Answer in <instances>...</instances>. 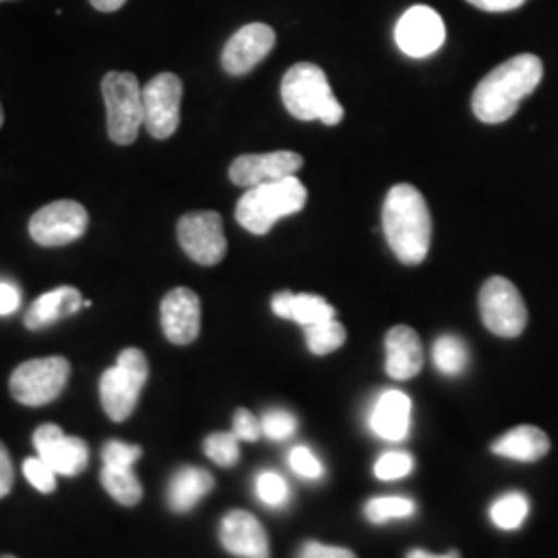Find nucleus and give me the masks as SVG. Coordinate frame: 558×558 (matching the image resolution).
Returning a JSON list of instances; mask_svg holds the SVG:
<instances>
[{
  "mask_svg": "<svg viewBox=\"0 0 558 558\" xmlns=\"http://www.w3.org/2000/svg\"><path fill=\"white\" fill-rule=\"evenodd\" d=\"M544 75V64L536 54H518L505 60L480 81L472 110L486 124H500L518 112L519 101L534 94Z\"/></svg>",
  "mask_w": 558,
  "mask_h": 558,
  "instance_id": "obj_1",
  "label": "nucleus"
},
{
  "mask_svg": "<svg viewBox=\"0 0 558 558\" xmlns=\"http://www.w3.org/2000/svg\"><path fill=\"white\" fill-rule=\"evenodd\" d=\"M383 232L393 255L405 265L426 259L433 239V218L426 199L412 184H396L383 203Z\"/></svg>",
  "mask_w": 558,
  "mask_h": 558,
  "instance_id": "obj_2",
  "label": "nucleus"
},
{
  "mask_svg": "<svg viewBox=\"0 0 558 558\" xmlns=\"http://www.w3.org/2000/svg\"><path fill=\"white\" fill-rule=\"evenodd\" d=\"M281 100L299 120H320L327 126L343 119V108L331 92L325 71L313 62H299L281 80Z\"/></svg>",
  "mask_w": 558,
  "mask_h": 558,
  "instance_id": "obj_3",
  "label": "nucleus"
},
{
  "mask_svg": "<svg viewBox=\"0 0 558 558\" xmlns=\"http://www.w3.org/2000/svg\"><path fill=\"white\" fill-rule=\"evenodd\" d=\"M306 186L296 177L248 189L236 205V220L251 234H267L276 221L302 211Z\"/></svg>",
  "mask_w": 558,
  "mask_h": 558,
  "instance_id": "obj_4",
  "label": "nucleus"
},
{
  "mask_svg": "<svg viewBox=\"0 0 558 558\" xmlns=\"http://www.w3.org/2000/svg\"><path fill=\"white\" fill-rule=\"evenodd\" d=\"M149 377V364L137 348H126L100 380V399L106 414L114 422L129 418L140 401L141 389Z\"/></svg>",
  "mask_w": 558,
  "mask_h": 558,
  "instance_id": "obj_5",
  "label": "nucleus"
},
{
  "mask_svg": "<svg viewBox=\"0 0 558 558\" xmlns=\"http://www.w3.org/2000/svg\"><path fill=\"white\" fill-rule=\"evenodd\" d=\"M108 114V137L117 145L137 141L143 126V89L133 73L112 71L101 81Z\"/></svg>",
  "mask_w": 558,
  "mask_h": 558,
  "instance_id": "obj_6",
  "label": "nucleus"
},
{
  "mask_svg": "<svg viewBox=\"0 0 558 558\" xmlns=\"http://www.w3.org/2000/svg\"><path fill=\"white\" fill-rule=\"evenodd\" d=\"M69 375L71 364L62 356L27 360L11 375V396L23 405L40 408L59 398Z\"/></svg>",
  "mask_w": 558,
  "mask_h": 558,
  "instance_id": "obj_7",
  "label": "nucleus"
},
{
  "mask_svg": "<svg viewBox=\"0 0 558 558\" xmlns=\"http://www.w3.org/2000/svg\"><path fill=\"white\" fill-rule=\"evenodd\" d=\"M480 317L499 338H518L527 325V308L518 288L507 278L488 279L480 290Z\"/></svg>",
  "mask_w": 558,
  "mask_h": 558,
  "instance_id": "obj_8",
  "label": "nucleus"
},
{
  "mask_svg": "<svg viewBox=\"0 0 558 558\" xmlns=\"http://www.w3.org/2000/svg\"><path fill=\"white\" fill-rule=\"evenodd\" d=\"M182 81L174 73H160L143 87V126L154 140H168L180 124Z\"/></svg>",
  "mask_w": 558,
  "mask_h": 558,
  "instance_id": "obj_9",
  "label": "nucleus"
},
{
  "mask_svg": "<svg viewBox=\"0 0 558 558\" xmlns=\"http://www.w3.org/2000/svg\"><path fill=\"white\" fill-rule=\"evenodd\" d=\"M182 251L199 265H218L226 257L228 240L218 211H191L179 220Z\"/></svg>",
  "mask_w": 558,
  "mask_h": 558,
  "instance_id": "obj_10",
  "label": "nucleus"
},
{
  "mask_svg": "<svg viewBox=\"0 0 558 558\" xmlns=\"http://www.w3.org/2000/svg\"><path fill=\"white\" fill-rule=\"evenodd\" d=\"M89 223L87 209L77 201L44 205L29 220V234L41 246H64L80 240Z\"/></svg>",
  "mask_w": 558,
  "mask_h": 558,
  "instance_id": "obj_11",
  "label": "nucleus"
},
{
  "mask_svg": "<svg viewBox=\"0 0 558 558\" xmlns=\"http://www.w3.org/2000/svg\"><path fill=\"white\" fill-rule=\"evenodd\" d=\"M396 41L399 50L412 59H424L439 50L445 41V23L426 4L410 7L398 21Z\"/></svg>",
  "mask_w": 558,
  "mask_h": 558,
  "instance_id": "obj_12",
  "label": "nucleus"
},
{
  "mask_svg": "<svg viewBox=\"0 0 558 558\" xmlns=\"http://www.w3.org/2000/svg\"><path fill=\"white\" fill-rule=\"evenodd\" d=\"M276 46V32L265 23H248L228 40L221 52V66L230 75H246Z\"/></svg>",
  "mask_w": 558,
  "mask_h": 558,
  "instance_id": "obj_13",
  "label": "nucleus"
},
{
  "mask_svg": "<svg viewBox=\"0 0 558 558\" xmlns=\"http://www.w3.org/2000/svg\"><path fill=\"white\" fill-rule=\"evenodd\" d=\"M34 445L57 476H77L89 463L85 440L64 435L57 424H41L34 433Z\"/></svg>",
  "mask_w": 558,
  "mask_h": 558,
  "instance_id": "obj_14",
  "label": "nucleus"
},
{
  "mask_svg": "<svg viewBox=\"0 0 558 558\" xmlns=\"http://www.w3.org/2000/svg\"><path fill=\"white\" fill-rule=\"evenodd\" d=\"M302 156L294 151H271V154H246L232 161L230 166V180L242 186L253 189L267 182L294 177L302 168Z\"/></svg>",
  "mask_w": 558,
  "mask_h": 558,
  "instance_id": "obj_15",
  "label": "nucleus"
},
{
  "mask_svg": "<svg viewBox=\"0 0 558 558\" xmlns=\"http://www.w3.org/2000/svg\"><path fill=\"white\" fill-rule=\"evenodd\" d=\"M163 336L177 345H189L199 338L201 300L189 288H174L161 300Z\"/></svg>",
  "mask_w": 558,
  "mask_h": 558,
  "instance_id": "obj_16",
  "label": "nucleus"
},
{
  "mask_svg": "<svg viewBox=\"0 0 558 558\" xmlns=\"http://www.w3.org/2000/svg\"><path fill=\"white\" fill-rule=\"evenodd\" d=\"M221 546L239 558H269V538L259 519L248 511L234 509L220 523Z\"/></svg>",
  "mask_w": 558,
  "mask_h": 558,
  "instance_id": "obj_17",
  "label": "nucleus"
},
{
  "mask_svg": "<svg viewBox=\"0 0 558 558\" xmlns=\"http://www.w3.org/2000/svg\"><path fill=\"white\" fill-rule=\"evenodd\" d=\"M385 371L391 379H414L422 371L424 352L420 336L408 325H396L385 338Z\"/></svg>",
  "mask_w": 558,
  "mask_h": 558,
  "instance_id": "obj_18",
  "label": "nucleus"
},
{
  "mask_svg": "<svg viewBox=\"0 0 558 558\" xmlns=\"http://www.w3.org/2000/svg\"><path fill=\"white\" fill-rule=\"evenodd\" d=\"M410 422H412V399L396 389L380 393L368 416L371 430L379 439L391 440V442H399L408 437Z\"/></svg>",
  "mask_w": 558,
  "mask_h": 558,
  "instance_id": "obj_19",
  "label": "nucleus"
},
{
  "mask_svg": "<svg viewBox=\"0 0 558 558\" xmlns=\"http://www.w3.org/2000/svg\"><path fill=\"white\" fill-rule=\"evenodd\" d=\"M81 306H83V299L77 288L62 286L57 290H50L32 302L29 311L25 313V327L32 331H38L57 320L75 315L81 311Z\"/></svg>",
  "mask_w": 558,
  "mask_h": 558,
  "instance_id": "obj_20",
  "label": "nucleus"
},
{
  "mask_svg": "<svg viewBox=\"0 0 558 558\" xmlns=\"http://www.w3.org/2000/svg\"><path fill=\"white\" fill-rule=\"evenodd\" d=\"M216 486L214 476L195 465H184L168 484V505L174 513L193 511Z\"/></svg>",
  "mask_w": 558,
  "mask_h": 558,
  "instance_id": "obj_21",
  "label": "nucleus"
},
{
  "mask_svg": "<svg viewBox=\"0 0 558 558\" xmlns=\"http://www.w3.org/2000/svg\"><path fill=\"white\" fill-rule=\"evenodd\" d=\"M490 451L499 458L532 463L550 451V439L546 437L544 430H539L538 426L521 424L495 440Z\"/></svg>",
  "mask_w": 558,
  "mask_h": 558,
  "instance_id": "obj_22",
  "label": "nucleus"
},
{
  "mask_svg": "<svg viewBox=\"0 0 558 558\" xmlns=\"http://www.w3.org/2000/svg\"><path fill=\"white\" fill-rule=\"evenodd\" d=\"M271 311L279 319L294 320L300 327H308L320 320L336 319V308L317 294H294L290 290L278 292L271 299Z\"/></svg>",
  "mask_w": 558,
  "mask_h": 558,
  "instance_id": "obj_23",
  "label": "nucleus"
},
{
  "mask_svg": "<svg viewBox=\"0 0 558 558\" xmlns=\"http://www.w3.org/2000/svg\"><path fill=\"white\" fill-rule=\"evenodd\" d=\"M101 486L112 499L124 505V507H135L140 505L143 497V488L137 476L133 474V468H110L104 465L101 470Z\"/></svg>",
  "mask_w": 558,
  "mask_h": 558,
  "instance_id": "obj_24",
  "label": "nucleus"
},
{
  "mask_svg": "<svg viewBox=\"0 0 558 558\" xmlns=\"http://www.w3.org/2000/svg\"><path fill=\"white\" fill-rule=\"evenodd\" d=\"M433 362L445 377H459L470 362L468 345L458 336L445 333L433 345Z\"/></svg>",
  "mask_w": 558,
  "mask_h": 558,
  "instance_id": "obj_25",
  "label": "nucleus"
},
{
  "mask_svg": "<svg viewBox=\"0 0 558 558\" xmlns=\"http://www.w3.org/2000/svg\"><path fill=\"white\" fill-rule=\"evenodd\" d=\"M530 513V500L523 493H505L490 505V519L500 530H519Z\"/></svg>",
  "mask_w": 558,
  "mask_h": 558,
  "instance_id": "obj_26",
  "label": "nucleus"
},
{
  "mask_svg": "<svg viewBox=\"0 0 558 558\" xmlns=\"http://www.w3.org/2000/svg\"><path fill=\"white\" fill-rule=\"evenodd\" d=\"M306 345L315 356H325L339 350L345 341V327L338 319L320 320L304 327Z\"/></svg>",
  "mask_w": 558,
  "mask_h": 558,
  "instance_id": "obj_27",
  "label": "nucleus"
},
{
  "mask_svg": "<svg viewBox=\"0 0 558 558\" xmlns=\"http://www.w3.org/2000/svg\"><path fill=\"white\" fill-rule=\"evenodd\" d=\"M414 513L416 502L408 497H377L368 500L364 507V515L375 525H383L391 519L412 518Z\"/></svg>",
  "mask_w": 558,
  "mask_h": 558,
  "instance_id": "obj_28",
  "label": "nucleus"
},
{
  "mask_svg": "<svg viewBox=\"0 0 558 558\" xmlns=\"http://www.w3.org/2000/svg\"><path fill=\"white\" fill-rule=\"evenodd\" d=\"M255 493H257V499L265 507H271V509H281L290 500V486H288V482H286L281 474L271 472V470H265V472H260L259 476H257V480H255Z\"/></svg>",
  "mask_w": 558,
  "mask_h": 558,
  "instance_id": "obj_29",
  "label": "nucleus"
},
{
  "mask_svg": "<svg viewBox=\"0 0 558 558\" xmlns=\"http://www.w3.org/2000/svg\"><path fill=\"white\" fill-rule=\"evenodd\" d=\"M203 451L221 468H232L239 463V437L234 433H214L203 442Z\"/></svg>",
  "mask_w": 558,
  "mask_h": 558,
  "instance_id": "obj_30",
  "label": "nucleus"
},
{
  "mask_svg": "<svg viewBox=\"0 0 558 558\" xmlns=\"http://www.w3.org/2000/svg\"><path fill=\"white\" fill-rule=\"evenodd\" d=\"M260 428H263V435H265L267 439H292L294 433H296V428H299V418H296L292 412H288V410L274 408V410H267V412L260 416Z\"/></svg>",
  "mask_w": 558,
  "mask_h": 558,
  "instance_id": "obj_31",
  "label": "nucleus"
},
{
  "mask_svg": "<svg viewBox=\"0 0 558 558\" xmlns=\"http://www.w3.org/2000/svg\"><path fill=\"white\" fill-rule=\"evenodd\" d=\"M414 470V459L405 451H387L375 463V476L383 482L405 478Z\"/></svg>",
  "mask_w": 558,
  "mask_h": 558,
  "instance_id": "obj_32",
  "label": "nucleus"
},
{
  "mask_svg": "<svg viewBox=\"0 0 558 558\" xmlns=\"http://www.w3.org/2000/svg\"><path fill=\"white\" fill-rule=\"evenodd\" d=\"M140 445H126L122 440H108L101 449V459H104V465H110V468H133L141 459Z\"/></svg>",
  "mask_w": 558,
  "mask_h": 558,
  "instance_id": "obj_33",
  "label": "nucleus"
},
{
  "mask_svg": "<svg viewBox=\"0 0 558 558\" xmlns=\"http://www.w3.org/2000/svg\"><path fill=\"white\" fill-rule=\"evenodd\" d=\"M23 474L27 482L38 488L40 493H52L57 488V472L38 456L23 461Z\"/></svg>",
  "mask_w": 558,
  "mask_h": 558,
  "instance_id": "obj_34",
  "label": "nucleus"
},
{
  "mask_svg": "<svg viewBox=\"0 0 558 558\" xmlns=\"http://www.w3.org/2000/svg\"><path fill=\"white\" fill-rule=\"evenodd\" d=\"M288 461H290V468L294 470V474L300 476V478H323V472H325V470H323V463H320V459L317 458L308 447L296 445V447L290 451Z\"/></svg>",
  "mask_w": 558,
  "mask_h": 558,
  "instance_id": "obj_35",
  "label": "nucleus"
},
{
  "mask_svg": "<svg viewBox=\"0 0 558 558\" xmlns=\"http://www.w3.org/2000/svg\"><path fill=\"white\" fill-rule=\"evenodd\" d=\"M232 433L239 437V440H248L255 442L263 437V428H260V420L253 416L248 410L240 408L232 420Z\"/></svg>",
  "mask_w": 558,
  "mask_h": 558,
  "instance_id": "obj_36",
  "label": "nucleus"
},
{
  "mask_svg": "<svg viewBox=\"0 0 558 558\" xmlns=\"http://www.w3.org/2000/svg\"><path fill=\"white\" fill-rule=\"evenodd\" d=\"M296 558H356V555L348 548L339 546H325L315 539H308L302 544Z\"/></svg>",
  "mask_w": 558,
  "mask_h": 558,
  "instance_id": "obj_37",
  "label": "nucleus"
},
{
  "mask_svg": "<svg viewBox=\"0 0 558 558\" xmlns=\"http://www.w3.org/2000/svg\"><path fill=\"white\" fill-rule=\"evenodd\" d=\"M21 304V292L17 286L9 281H0V315H13Z\"/></svg>",
  "mask_w": 558,
  "mask_h": 558,
  "instance_id": "obj_38",
  "label": "nucleus"
},
{
  "mask_svg": "<svg viewBox=\"0 0 558 558\" xmlns=\"http://www.w3.org/2000/svg\"><path fill=\"white\" fill-rule=\"evenodd\" d=\"M13 488V463L7 447L0 442V499L7 497Z\"/></svg>",
  "mask_w": 558,
  "mask_h": 558,
  "instance_id": "obj_39",
  "label": "nucleus"
},
{
  "mask_svg": "<svg viewBox=\"0 0 558 558\" xmlns=\"http://www.w3.org/2000/svg\"><path fill=\"white\" fill-rule=\"evenodd\" d=\"M468 2L474 4L476 9L488 11V13H505V11L519 9L527 0H468Z\"/></svg>",
  "mask_w": 558,
  "mask_h": 558,
  "instance_id": "obj_40",
  "label": "nucleus"
},
{
  "mask_svg": "<svg viewBox=\"0 0 558 558\" xmlns=\"http://www.w3.org/2000/svg\"><path fill=\"white\" fill-rule=\"evenodd\" d=\"M94 9H98L101 13H114L124 7L126 0H89Z\"/></svg>",
  "mask_w": 558,
  "mask_h": 558,
  "instance_id": "obj_41",
  "label": "nucleus"
},
{
  "mask_svg": "<svg viewBox=\"0 0 558 558\" xmlns=\"http://www.w3.org/2000/svg\"><path fill=\"white\" fill-rule=\"evenodd\" d=\"M405 558H461L458 550H451V553H447V555H433V553H426V550H410Z\"/></svg>",
  "mask_w": 558,
  "mask_h": 558,
  "instance_id": "obj_42",
  "label": "nucleus"
},
{
  "mask_svg": "<svg viewBox=\"0 0 558 558\" xmlns=\"http://www.w3.org/2000/svg\"><path fill=\"white\" fill-rule=\"evenodd\" d=\"M2 122H4V114H2V106H0V126H2Z\"/></svg>",
  "mask_w": 558,
  "mask_h": 558,
  "instance_id": "obj_43",
  "label": "nucleus"
},
{
  "mask_svg": "<svg viewBox=\"0 0 558 558\" xmlns=\"http://www.w3.org/2000/svg\"><path fill=\"white\" fill-rule=\"evenodd\" d=\"M0 558H15V557H0Z\"/></svg>",
  "mask_w": 558,
  "mask_h": 558,
  "instance_id": "obj_44",
  "label": "nucleus"
},
{
  "mask_svg": "<svg viewBox=\"0 0 558 558\" xmlns=\"http://www.w3.org/2000/svg\"><path fill=\"white\" fill-rule=\"evenodd\" d=\"M0 2H4V0H0Z\"/></svg>",
  "mask_w": 558,
  "mask_h": 558,
  "instance_id": "obj_45",
  "label": "nucleus"
}]
</instances>
